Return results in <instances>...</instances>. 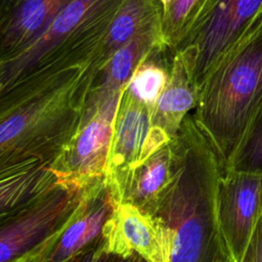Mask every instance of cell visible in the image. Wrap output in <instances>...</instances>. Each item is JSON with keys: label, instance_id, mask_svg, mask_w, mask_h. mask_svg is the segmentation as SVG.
<instances>
[{"label": "cell", "instance_id": "6da1fadb", "mask_svg": "<svg viewBox=\"0 0 262 262\" xmlns=\"http://www.w3.org/2000/svg\"><path fill=\"white\" fill-rule=\"evenodd\" d=\"M170 142L173 177L152 214L167 236L164 262H233L217 219L223 162L189 114Z\"/></svg>", "mask_w": 262, "mask_h": 262}, {"label": "cell", "instance_id": "7a4b0ae2", "mask_svg": "<svg viewBox=\"0 0 262 262\" xmlns=\"http://www.w3.org/2000/svg\"><path fill=\"white\" fill-rule=\"evenodd\" d=\"M125 0H73L24 53L0 64V114L89 64Z\"/></svg>", "mask_w": 262, "mask_h": 262}, {"label": "cell", "instance_id": "3957f363", "mask_svg": "<svg viewBox=\"0 0 262 262\" xmlns=\"http://www.w3.org/2000/svg\"><path fill=\"white\" fill-rule=\"evenodd\" d=\"M88 66L61 73L0 114V173L29 162L51 166L64 151L84 116L93 78Z\"/></svg>", "mask_w": 262, "mask_h": 262}, {"label": "cell", "instance_id": "277c9868", "mask_svg": "<svg viewBox=\"0 0 262 262\" xmlns=\"http://www.w3.org/2000/svg\"><path fill=\"white\" fill-rule=\"evenodd\" d=\"M262 98V12L199 89L194 121L223 166L237 148Z\"/></svg>", "mask_w": 262, "mask_h": 262}, {"label": "cell", "instance_id": "5b68a950", "mask_svg": "<svg viewBox=\"0 0 262 262\" xmlns=\"http://www.w3.org/2000/svg\"><path fill=\"white\" fill-rule=\"evenodd\" d=\"M85 187L60 183L0 222V262H29L47 250L79 213Z\"/></svg>", "mask_w": 262, "mask_h": 262}, {"label": "cell", "instance_id": "8992f818", "mask_svg": "<svg viewBox=\"0 0 262 262\" xmlns=\"http://www.w3.org/2000/svg\"><path fill=\"white\" fill-rule=\"evenodd\" d=\"M261 12L262 0L205 2L175 49V54H181L198 89Z\"/></svg>", "mask_w": 262, "mask_h": 262}, {"label": "cell", "instance_id": "52a82bcc", "mask_svg": "<svg viewBox=\"0 0 262 262\" xmlns=\"http://www.w3.org/2000/svg\"><path fill=\"white\" fill-rule=\"evenodd\" d=\"M121 94L85 104L84 116L75 136L50 166L60 180L85 187L104 177L114 118Z\"/></svg>", "mask_w": 262, "mask_h": 262}, {"label": "cell", "instance_id": "ba28073f", "mask_svg": "<svg viewBox=\"0 0 262 262\" xmlns=\"http://www.w3.org/2000/svg\"><path fill=\"white\" fill-rule=\"evenodd\" d=\"M218 224L233 262H242L262 213V175L225 171L216 194Z\"/></svg>", "mask_w": 262, "mask_h": 262}, {"label": "cell", "instance_id": "9c48e42d", "mask_svg": "<svg viewBox=\"0 0 262 262\" xmlns=\"http://www.w3.org/2000/svg\"><path fill=\"white\" fill-rule=\"evenodd\" d=\"M151 128V110L128 89L123 90L114 118L104 179L119 204L128 173L140 161Z\"/></svg>", "mask_w": 262, "mask_h": 262}, {"label": "cell", "instance_id": "30bf717a", "mask_svg": "<svg viewBox=\"0 0 262 262\" xmlns=\"http://www.w3.org/2000/svg\"><path fill=\"white\" fill-rule=\"evenodd\" d=\"M117 205L104 177L88 184L77 216L57 239L32 262H64L97 242Z\"/></svg>", "mask_w": 262, "mask_h": 262}, {"label": "cell", "instance_id": "8fae6325", "mask_svg": "<svg viewBox=\"0 0 262 262\" xmlns=\"http://www.w3.org/2000/svg\"><path fill=\"white\" fill-rule=\"evenodd\" d=\"M102 237L106 248L122 256L139 255L146 262H164L167 236L159 219L129 203L116 206Z\"/></svg>", "mask_w": 262, "mask_h": 262}, {"label": "cell", "instance_id": "7c38bea8", "mask_svg": "<svg viewBox=\"0 0 262 262\" xmlns=\"http://www.w3.org/2000/svg\"><path fill=\"white\" fill-rule=\"evenodd\" d=\"M73 0H0V64L24 53Z\"/></svg>", "mask_w": 262, "mask_h": 262}, {"label": "cell", "instance_id": "4fadbf2b", "mask_svg": "<svg viewBox=\"0 0 262 262\" xmlns=\"http://www.w3.org/2000/svg\"><path fill=\"white\" fill-rule=\"evenodd\" d=\"M162 47L166 46L160 30L139 35L120 47L93 76L86 103L102 101L121 94L140 63Z\"/></svg>", "mask_w": 262, "mask_h": 262}, {"label": "cell", "instance_id": "5bb4252c", "mask_svg": "<svg viewBox=\"0 0 262 262\" xmlns=\"http://www.w3.org/2000/svg\"><path fill=\"white\" fill-rule=\"evenodd\" d=\"M162 16L163 6L158 0H125L88 66L93 76L115 51L130 40L150 31H162Z\"/></svg>", "mask_w": 262, "mask_h": 262}, {"label": "cell", "instance_id": "9a60e30c", "mask_svg": "<svg viewBox=\"0 0 262 262\" xmlns=\"http://www.w3.org/2000/svg\"><path fill=\"white\" fill-rule=\"evenodd\" d=\"M47 164L29 162L0 173V222L28 208L60 183Z\"/></svg>", "mask_w": 262, "mask_h": 262}, {"label": "cell", "instance_id": "2e32d148", "mask_svg": "<svg viewBox=\"0 0 262 262\" xmlns=\"http://www.w3.org/2000/svg\"><path fill=\"white\" fill-rule=\"evenodd\" d=\"M170 141L128 173L120 190L119 204L129 203L154 214L173 177V148Z\"/></svg>", "mask_w": 262, "mask_h": 262}, {"label": "cell", "instance_id": "e0dca14e", "mask_svg": "<svg viewBox=\"0 0 262 262\" xmlns=\"http://www.w3.org/2000/svg\"><path fill=\"white\" fill-rule=\"evenodd\" d=\"M199 89L180 53L173 57L170 78L151 111V128L172 139L189 111L195 108Z\"/></svg>", "mask_w": 262, "mask_h": 262}, {"label": "cell", "instance_id": "ac0fdd59", "mask_svg": "<svg viewBox=\"0 0 262 262\" xmlns=\"http://www.w3.org/2000/svg\"><path fill=\"white\" fill-rule=\"evenodd\" d=\"M174 55L167 47L155 50L137 68L127 89L151 111L170 78Z\"/></svg>", "mask_w": 262, "mask_h": 262}, {"label": "cell", "instance_id": "d6986e66", "mask_svg": "<svg viewBox=\"0 0 262 262\" xmlns=\"http://www.w3.org/2000/svg\"><path fill=\"white\" fill-rule=\"evenodd\" d=\"M223 169L262 175V98L237 148Z\"/></svg>", "mask_w": 262, "mask_h": 262}, {"label": "cell", "instance_id": "ffe728a7", "mask_svg": "<svg viewBox=\"0 0 262 262\" xmlns=\"http://www.w3.org/2000/svg\"><path fill=\"white\" fill-rule=\"evenodd\" d=\"M207 0H170L163 11L162 37L165 46L175 54V49L190 28Z\"/></svg>", "mask_w": 262, "mask_h": 262}, {"label": "cell", "instance_id": "44dd1931", "mask_svg": "<svg viewBox=\"0 0 262 262\" xmlns=\"http://www.w3.org/2000/svg\"><path fill=\"white\" fill-rule=\"evenodd\" d=\"M64 262H146L137 254L131 256H122L110 251L101 236L86 249L72 256Z\"/></svg>", "mask_w": 262, "mask_h": 262}, {"label": "cell", "instance_id": "7402d4cb", "mask_svg": "<svg viewBox=\"0 0 262 262\" xmlns=\"http://www.w3.org/2000/svg\"><path fill=\"white\" fill-rule=\"evenodd\" d=\"M242 262H262V213L258 218Z\"/></svg>", "mask_w": 262, "mask_h": 262}, {"label": "cell", "instance_id": "603a6c76", "mask_svg": "<svg viewBox=\"0 0 262 262\" xmlns=\"http://www.w3.org/2000/svg\"><path fill=\"white\" fill-rule=\"evenodd\" d=\"M161 4H162V6H163V11L165 10V8L168 6V4H169V2H170V0H158Z\"/></svg>", "mask_w": 262, "mask_h": 262}, {"label": "cell", "instance_id": "cb8c5ba5", "mask_svg": "<svg viewBox=\"0 0 262 262\" xmlns=\"http://www.w3.org/2000/svg\"><path fill=\"white\" fill-rule=\"evenodd\" d=\"M29 262H32V261H29Z\"/></svg>", "mask_w": 262, "mask_h": 262}]
</instances>
